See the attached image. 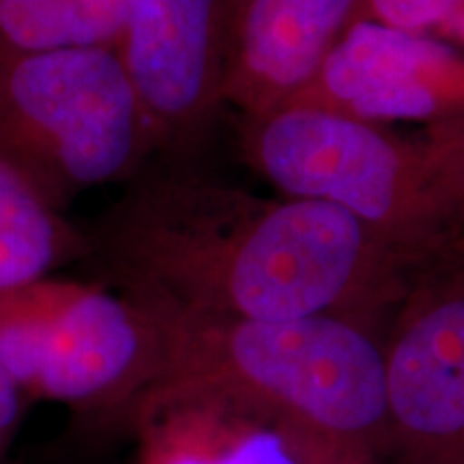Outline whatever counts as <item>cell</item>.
<instances>
[{"label": "cell", "mask_w": 464, "mask_h": 464, "mask_svg": "<svg viewBox=\"0 0 464 464\" xmlns=\"http://www.w3.org/2000/svg\"><path fill=\"white\" fill-rule=\"evenodd\" d=\"M133 304L235 321L374 324L430 265L323 200H269L198 179L133 188L97 226Z\"/></svg>", "instance_id": "6da1fadb"}, {"label": "cell", "mask_w": 464, "mask_h": 464, "mask_svg": "<svg viewBox=\"0 0 464 464\" xmlns=\"http://www.w3.org/2000/svg\"><path fill=\"white\" fill-rule=\"evenodd\" d=\"M149 312L158 329L150 382L269 423L307 464L387 462L385 362L374 324Z\"/></svg>", "instance_id": "7a4b0ae2"}, {"label": "cell", "mask_w": 464, "mask_h": 464, "mask_svg": "<svg viewBox=\"0 0 464 464\" xmlns=\"http://www.w3.org/2000/svg\"><path fill=\"white\" fill-rule=\"evenodd\" d=\"M247 155L288 198L335 205L434 265L464 235V119L396 131L314 108L247 123Z\"/></svg>", "instance_id": "3957f363"}, {"label": "cell", "mask_w": 464, "mask_h": 464, "mask_svg": "<svg viewBox=\"0 0 464 464\" xmlns=\"http://www.w3.org/2000/svg\"><path fill=\"white\" fill-rule=\"evenodd\" d=\"M147 155L112 48L0 52V160L58 213Z\"/></svg>", "instance_id": "277c9868"}, {"label": "cell", "mask_w": 464, "mask_h": 464, "mask_svg": "<svg viewBox=\"0 0 464 464\" xmlns=\"http://www.w3.org/2000/svg\"><path fill=\"white\" fill-rule=\"evenodd\" d=\"M0 368L22 393L86 402L153 379L158 329L131 299L42 277L0 293Z\"/></svg>", "instance_id": "5b68a950"}, {"label": "cell", "mask_w": 464, "mask_h": 464, "mask_svg": "<svg viewBox=\"0 0 464 464\" xmlns=\"http://www.w3.org/2000/svg\"><path fill=\"white\" fill-rule=\"evenodd\" d=\"M385 464H464V256L413 282L382 338Z\"/></svg>", "instance_id": "8992f818"}, {"label": "cell", "mask_w": 464, "mask_h": 464, "mask_svg": "<svg viewBox=\"0 0 464 464\" xmlns=\"http://www.w3.org/2000/svg\"><path fill=\"white\" fill-rule=\"evenodd\" d=\"M290 106L374 125L464 119V50L432 34L355 20L314 80L284 108Z\"/></svg>", "instance_id": "52a82bcc"}, {"label": "cell", "mask_w": 464, "mask_h": 464, "mask_svg": "<svg viewBox=\"0 0 464 464\" xmlns=\"http://www.w3.org/2000/svg\"><path fill=\"white\" fill-rule=\"evenodd\" d=\"M228 5L130 0L112 45L142 114L147 153L200 131L222 103Z\"/></svg>", "instance_id": "ba28073f"}, {"label": "cell", "mask_w": 464, "mask_h": 464, "mask_svg": "<svg viewBox=\"0 0 464 464\" xmlns=\"http://www.w3.org/2000/svg\"><path fill=\"white\" fill-rule=\"evenodd\" d=\"M362 0H239L228 9L222 103L247 123L274 114L314 80Z\"/></svg>", "instance_id": "9c48e42d"}, {"label": "cell", "mask_w": 464, "mask_h": 464, "mask_svg": "<svg viewBox=\"0 0 464 464\" xmlns=\"http://www.w3.org/2000/svg\"><path fill=\"white\" fill-rule=\"evenodd\" d=\"M78 239L54 208L0 160V293L48 277Z\"/></svg>", "instance_id": "30bf717a"}, {"label": "cell", "mask_w": 464, "mask_h": 464, "mask_svg": "<svg viewBox=\"0 0 464 464\" xmlns=\"http://www.w3.org/2000/svg\"><path fill=\"white\" fill-rule=\"evenodd\" d=\"M130 0H0V52L112 48Z\"/></svg>", "instance_id": "8fae6325"}, {"label": "cell", "mask_w": 464, "mask_h": 464, "mask_svg": "<svg viewBox=\"0 0 464 464\" xmlns=\"http://www.w3.org/2000/svg\"><path fill=\"white\" fill-rule=\"evenodd\" d=\"M160 464H307L290 440L265 421L243 428L241 434L224 440L222 448L177 450Z\"/></svg>", "instance_id": "7c38bea8"}, {"label": "cell", "mask_w": 464, "mask_h": 464, "mask_svg": "<svg viewBox=\"0 0 464 464\" xmlns=\"http://www.w3.org/2000/svg\"><path fill=\"white\" fill-rule=\"evenodd\" d=\"M464 14V0H362L355 20L440 37Z\"/></svg>", "instance_id": "4fadbf2b"}, {"label": "cell", "mask_w": 464, "mask_h": 464, "mask_svg": "<svg viewBox=\"0 0 464 464\" xmlns=\"http://www.w3.org/2000/svg\"><path fill=\"white\" fill-rule=\"evenodd\" d=\"M22 390L15 385L14 379L0 368V450L7 443L14 426L20 417Z\"/></svg>", "instance_id": "5bb4252c"}]
</instances>
